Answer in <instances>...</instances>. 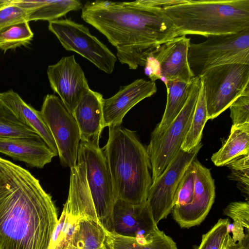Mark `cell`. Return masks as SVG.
I'll return each instance as SVG.
<instances>
[{
	"label": "cell",
	"mask_w": 249,
	"mask_h": 249,
	"mask_svg": "<svg viewBox=\"0 0 249 249\" xmlns=\"http://www.w3.org/2000/svg\"><path fill=\"white\" fill-rule=\"evenodd\" d=\"M57 222L52 196L39 180L0 157V249H49Z\"/></svg>",
	"instance_id": "6da1fadb"
},
{
	"label": "cell",
	"mask_w": 249,
	"mask_h": 249,
	"mask_svg": "<svg viewBox=\"0 0 249 249\" xmlns=\"http://www.w3.org/2000/svg\"><path fill=\"white\" fill-rule=\"evenodd\" d=\"M27 12L11 0L10 3L0 6V30L10 25L27 20Z\"/></svg>",
	"instance_id": "836d02e7"
},
{
	"label": "cell",
	"mask_w": 249,
	"mask_h": 249,
	"mask_svg": "<svg viewBox=\"0 0 249 249\" xmlns=\"http://www.w3.org/2000/svg\"><path fill=\"white\" fill-rule=\"evenodd\" d=\"M199 78L204 89L208 120L216 118L239 96L249 93V65L216 66Z\"/></svg>",
	"instance_id": "8992f818"
},
{
	"label": "cell",
	"mask_w": 249,
	"mask_h": 249,
	"mask_svg": "<svg viewBox=\"0 0 249 249\" xmlns=\"http://www.w3.org/2000/svg\"><path fill=\"white\" fill-rule=\"evenodd\" d=\"M210 237V231L209 230L207 232L202 235L200 245L195 249H209Z\"/></svg>",
	"instance_id": "74e56055"
},
{
	"label": "cell",
	"mask_w": 249,
	"mask_h": 249,
	"mask_svg": "<svg viewBox=\"0 0 249 249\" xmlns=\"http://www.w3.org/2000/svg\"><path fill=\"white\" fill-rule=\"evenodd\" d=\"M112 232L137 239H146L158 229L146 202L134 204L116 199L112 211Z\"/></svg>",
	"instance_id": "9a60e30c"
},
{
	"label": "cell",
	"mask_w": 249,
	"mask_h": 249,
	"mask_svg": "<svg viewBox=\"0 0 249 249\" xmlns=\"http://www.w3.org/2000/svg\"><path fill=\"white\" fill-rule=\"evenodd\" d=\"M249 154V124L231 126L230 134L211 160L216 166H224L240 156Z\"/></svg>",
	"instance_id": "cb8c5ba5"
},
{
	"label": "cell",
	"mask_w": 249,
	"mask_h": 249,
	"mask_svg": "<svg viewBox=\"0 0 249 249\" xmlns=\"http://www.w3.org/2000/svg\"><path fill=\"white\" fill-rule=\"evenodd\" d=\"M34 36L29 21L16 23L0 30V49L5 53L29 44Z\"/></svg>",
	"instance_id": "83f0119b"
},
{
	"label": "cell",
	"mask_w": 249,
	"mask_h": 249,
	"mask_svg": "<svg viewBox=\"0 0 249 249\" xmlns=\"http://www.w3.org/2000/svg\"><path fill=\"white\" fill-rule=\"evenodd\" d=\"M107 249H178L176 243L158 229L147 239H137L106 231Z\"/></svg>",
	"instance_id": "603a6c76"
},
{
	"label": "cell",
	"mask_w": 249,
	"mask_h": 249,
	"mask_svg": "<svg viewBox=\"0 0 249 249\" xmlns=\"http://www.w3.org/2000/svg\"><path fill=\"white\" fill-rule=\"evenodd\" d=\"M104 100L102 94L90 89L72 113L79 129L81 142L99 144L104 128Z\"/></svg>",
	"instance_id": "e0dca14e"
},
{
	"label": "cell",
	"mask_w": 249,
	"mask_h": 249,
	"mask_svg": "<svg viewBox=\"0 0 249 249\" xmlns=\"http://www.w3.org/2000/svg\"><path fill=\"white\" fill-rule=\"evenodd\" d=\"M200 142L189 152L181 148L164 172L152 181L146 203L156 224L172 212L176 190L187 168L196 159Z\"/></svg>",
	"instance_id": "8fae6325"
},
{
	"label": "cell",
	"mask_w": 249,
	"mask_h": 249,
	"mask_svg": "<svg viewBox=\"0 0 249 249\" xmlns=\"http://www.w3.org/2000/svg\"><path fill=\"white\" fill-rule=\"evenodd\" d=\"M70 181L68 196L63 206L67 212L75 217L99 222L87 181L86 162L79 149L76 164L71 168Z\"/></svg>",
	"instance_id": "ac0fdd59"
},
{
	"label": "cell",
	"mask_w": 249,
	"mask_h": 249,
	"mask_svg": "<svg viewBox=\"0 0 249 249\" xmlns=\"http://www.w3.org/2000/svg\"><path fill=\"white\" fill-rule=\"evenodd\" d=\"M78 149L86 164V178L97 217L104 229L112 232V211L116 201L111 175L99 144L81 142Z\"/></svg>",
	"instance_id": "52a82bcc"
},
{
	"label": "cell",
	"mask_w": 249,
	"mask_h": 249,
	"mask_svg": "<svg viewBox=\"0 0 249 249\" xmlns=\"http://www.w3.org/2000/svg\"><path fill=\"white\" fill-rule=\"evenodd\" d=\"M16 4L27 12V20L29 22L53 21L83 7L81 1L77 0H17Z\"/></svg>",
	"instance_id": "7402d4cb"
},
{
	"label": "cell",
	"mask_w": 249,
	"mask_h": 249,
	"mask_svg": "<svg viewBox=\"0 0 249 249\" xmlns=\"http://www.w3.org/2000/svg\"><path fill=\"white\" fill-rule=\"evenodd\" d=\"M0 103L11 110L19 120L33 129L56 155H58L54 140L40 111L25 102L12 89L0 93Z\"/></svg>",
	"instance_id": "ffe728a7"
},
{
	"label": "cell",
	"mask_w": 249,
	"mask_h": 249,
	"mask_svg": "<svg viewBox=\"0 0 249 249\" xmlns=\"http://www.w3.org/2000/svg\"><path fill=\"white\" fill-rule=\"evenodd\" d=\"M199 77H194L189 97L185 106L159 139L149 144L152 181L161 175L176 156L191 125L200 87Z\"/></svg>",
	"instance_id": "ba28073f"
},
{
	"label": "cell",
	"mask_w": 249,
	"mask_h": 249,
	"mask_svg": "<svg viewBox=\"0 0 249 249\" xmlns=\"http://www.w3.org/2000/svg\"><path fill=\"white\" fill-rule=\"evenodd\" d=\"M229 224L228 218H220L210 230L209 249H220L223 239L228 231Z\"/></svg>",
	"instance_id": "e575fe53"
},
{
	"label": "cell",
	"mask_w": 249,
	"mask_h": 249,
	"mask_svg": "<svg viewBox=\"0 0 249 249\" xmlns=\"http://www.w3.org/2000/svg\"><path fill=\"white\" fill-rule=\"evenodd\" d=\"M79 219L69 213L63 207L53 233L49 249H67L72 239Z\"/></svg>",
	"instance_id": "f1b7e54d"
},
{
	"label": "cell",
	"mask_w": 249,
	"mask_h": 249,
	"mask_svg": "<svg viewBox=\"0 0 249 249\" xmlns=\"http://www.w3.org/2000/svg\"><path fill=\"white\" fill-rule=\"evenodd\" d=\"M0 153L39 169L56 156L41 138L0 139Z\"/></svg>",
	"instance_id": "d6986e66"
},
{
	"label": "cell",
	"mask_w": 249,
	"mask_h": 249,
	"mask_svg": "<svg viewBox=\"0 0 249 249\" xmlns=\"http://www.w3.org/2000/svg\"><path fill=\"white\" fill-rule=\"evenodd\" d=\"M188 61L194 77L222 65H249V29L236 34L213 36L199 43H190Z\"/></svg>",
	"instance_id": "5b68a950"
},
{
	"label": "cell",
	"mask_w": 249,
	"mask_h": 249,
	"mask_svg": "<svg viewBox=\"0 0 249 249\" xmlns=\"http://www.w3.org/2000/svg\"><path fill=\"white\" fill-rule=\"evenodd\" d=\"M195 179L194 192L191 204L173 213L175 221L181 228L199 225L209 213L215 198V185L210 170L197 159L192 162Z\"/></svg>",
	"instance_id": "4fadbf2b"
},
{
	"label": "cell",
	"mask_w": 249,
	"mask_h": 249,
	"mask_svg": "<svg viewBox=\"0 0 249 249\" xmlns=\"http://www.w3.org/2000/svg\"><path fill=\"white\" fill-rule=\"evenodd\" d=\"M81 18L107 37L120 62L131 70L144 66L157 48L180 36L162 8L148 6L144 0L88 1Z\"/></svg>",
	"instance_id": "7a4b0ae2"
},
{
	"label": "cell",
	"mask_w": 249,
	"mask_h": 249,
	"mask_svg": "<svg viewBox=\"0 0 249 249\" xmlns=\"http://www.w3.org/2000/svg\"><path fill=\"white\" fill-rule=\"evenodd\" d=\"M190 38L179 36L162 44L149 54L156 65L160 80L190 82L194 78L188 61Z\"/></svg>",
	"instance_id": "5bb4252c"
},
{
	"label": "cell",
	"mask_w": 249,
	"mask_h": 249,
	"mask_svg": "<svg viewBox=\"0 0 249 249\" xmlns=\"http://www.w3.org/2000/svg\"><path fill=\"white\" fill-rule=\"evenodd\" d=\"M162 9L180 36L208 37L249 29V0H187Z\"/></svg>",
	"instance_id": "277c9868"
},
{
	"label": "cell",
	"mask_w": 249,
	"mask_h": 249,
	"mask_svg": "<svg viewBox=\"0 0 249 249\" xmlns=\"http://www.w3.org/2000/svg\"><path fill=\"white\" fill-rule=\"evenodd\" d=\"M157 91L155 82L143 79H137L129 85L121 86L115 94L104 99V127L121 125L124 117L133 107L151 97Z\"/></svg>",
	"instance_id": "2e32d148"
},
{
	"label": "cell",
	"mask_w": 249,
	"mask_h": 249,
	"mask_svg": "<svg viewBox=\"0 0 249 249\" xmlns=\"http://www.w3.org/2000/svg\"><path fill=\"white\" fill-rule=\"evenodd\" d=\"M200 82L199 94L191 125L181 146V149L186 152H189L201 142L203 130L208 121L204 89L201 80Z\"/></svg>",
	"instance_id": "484cf974"
},
{
	"label": "cell",
	"mask_w": 249,
	"mask_h": 249,
	"mask_svg": "<svg viewBox=\"0 0 249 249\" xmlns=\"http://www.w3.org/2000/svg\"><path fill=\"white\" fill-rule=\"evenodd\" d=\"M11 1V0H0V6L7 4Z\"/></svg>",
	"instance_id": "ab89813d"
},
{
	"label": "cell",
	"mask_w": 249,
	"mask_h": 249,
	"mask_svg": "<svg viewBox=\"0 0 249 249\" xmlns=\"http://www.w3.org/2000/svg\"><path fill=\"white\" fill-rule=\"evenodd\" d=\"M48 29L66 50L78 53L106 73L112 72L116 56L86 26L66 18L49 22Z\"/></svg>",
	"instance_id": "9c48e42d"
},
{
	"label": "cell",
	"mask_w": 249,
	"mask_h": 249,
	"mask_svg": "<svg viewBox=\"0 0 249 249\" xmlns=\"http://www.w3.org/2000/svg\"><path fill=\"white\" fill-rule=\"evenodd\" d=\"M229 231L227 232V233L226 234L224 239H223V240L222 242V244L221 245V246H220V249H227V235H228V233Z\"/></svg>",
	"instance_id": "f35d334b"
},
{
	"label": "cell",
	"mask_w": 249,
	"mask_h": 249,
	"mask_svg": "<svg viewBox=\"0 0 249 249\" xmlns=\"http://www.w3.org/2000/svg\"><path fill=\"white\" fill-rule=\"evenodd\" d=\"M194 186V172L191 163L187 168L176 190L172 213L178 212L191 204L193 198Z\"/></svg>",
	"instance_id": "f546056e"
},
{
	"label": "cell",
	"mask_w": 249,
	"mask_h": 249,
	"mask_svg": "<svg viewBox=\"0 0 249 249\" xmlns=\"http://www.w3.org/2000/svg\"><path fill=\"white\" fill-rule=\"evenodd\" d=\"M186 1L187 0H144L145 3L148 6L160 8L183 3Z\"/></svg>",
	"instance_id": "8d00e7d4"
},
{
	"label": "cell",
	"mask_w": 249,
	"mask_h": 249,
	"mask_svg": "<svg viewBox=\"0 0 249 249\" xmlns=\"http://www.w3.org/2000/svg\"><path fill=\"white\" fill-rule=\"evenodd\" d=\"M47 73L52 89L72 114L82 96L90 89L74 56L63 57L56 64L49 66Z\"/></svg>",
	"instance_id": "7c38bea8"
},
{
	"label": "cell",
	"mask_w": 249,
	"mask_h": 249,
	"mask_svg": "<svg viewBox=\"0 0 249 249\" xmlns=\"http://www.w3.org/2000/svg\"><path fill=\"white\" fill-rule=\"evenodd\" d=\"M67 249H73L70 246L67 248Z\"/></svg>",
	"instance_id": "60d3db41"
},
{
	"label": "cell",
	"mask_w": 249,
	"mask_h": 249,
	"mask_svg": "<svg viewBox=\"0 0 249 249\" xmlns=\"http://www.w3.org/2000/svg\"><path fill=\"white\" fill-rule=\"evenodd\" d=\"M193 80L190 82L169 81L164 83L167 89L165 109L160 122L151 133L149 144L159 139L183 108L189 97Z\"/></svg>",
	"instance_id": "44dd1931"
},
{
	"label": "cell",
	"mask_w": 249,
	"mask_h": 249,
	"mask_svg": "<svg viewBox=\"0 0 249 249\" xmlns=\"http://www.w3.org/2000/svg\"><path fill=\"white\" fill-rule=\"evenodd\" d=\"M108 128V139L103 149L115 199L134 204L145 203L152 183L146 148L135 131L121 125Z\"/></svg>",
	"instance_id": "3957f363"
},
{
	"label": "cell",
	"mask_w": 249,
	"mask_h": 249,
	"mask_svg": "<svg viewBox=\"0 0 249 249\" xmlns=\"http://www.w3.org/2000/svg\"><path fill=\"white\" fill-rule=\"evenodd\" d=\"M18 138H41L33 129L19 120L11 110L0 103V139Z\"/></svg>",
	"instance_id": "4316f807"
},
{
	"label": "cell",
	"mask_w": 249,
	"mask_h": 249,
	"mask_svg": "<svg viewBox=\"0 0 249 249\" xmlns=\"http://www.w3.org/2000/svg\"><path fill=\"white\" fill-rule=\"evenodd\" d=\"M227 249H249V233H247L242 240L235 243L229 231L227 235Z\"/></svg>",
	"instance_id": "d590c367"
},
{
	"label": "cell",
	"mask_w": 249,
	"mask_h": 249,
	"mask_svg": "<svg viewBox=\"0 0 249 249\" xmlns=\"http://www.w3.org/2000/svg\"><path fill=\"white\" fill-rule=\"evenodd\" d=\"M225 165L231 171L229 179L237 181L238 188L249 201V154L236 157Z\"/></svg>",
	"instance_id": "4dcf8cb0"
},
{
	"label": "cell",
	"mask_w": 249,
	"mask_h": 249,
	"mask_svg": "<svg viewBox=\"0 0 249 249\" xmlns=\"http://www.w3.org/2000/svg\"><path fill=\"white\" fill-rule=\"evenodd\" d=\"M40 112L54 140L61 164L73 167L77 160L80 134L72 114L54 94L45 96Z\"/></svg>",
	"instance_id": "30bf717a"
},
{
	"label": "cell",
	"mask_w": 249,
	"mask_h": 249,
	"mask_svg": "<svg viewBox=\"0 0 249 249\" xmlns=\"http://www.w3.org/2000/svg\"><path fill=\"white\" fill-rule=\"evenodd\" d=\"M223 213L231 218L233 224L243 227L249 232V201L231 202L224 209Z\"/></svg>",
	"instance_id": "1f68e13d"
},
{
	"label": "cell",
	"mask_w": 249,
	"mask_h": 249,
	"mask_svg": "<svg viewBox=\"0 0 249 249\" xmlns=\"http://www.w3.org/2000/svg\"><path fill=\"white\" fill-rule=\"evenodd\" d=\"M106 238V230L98 221L81 218L69 246L73 249H107Z\"/></svg>",
	"instance_id": "d4e9b609"
},
{
	"label": "cell",
	"mask_w": 249,
	"mask_h": 249,
	"mask_svg": "<svg viewBox=\"0 0 249 249\" xmlns=\"http://www.w3.org/2000/svg\"><path fill=\"white\" fill-rule=\"evenodd\" d=\"M229 107L232 126H239L249 124V93L239 96Z\"/></svg>",
	"instance_id": "d6a6232c"
}]
</instances>
